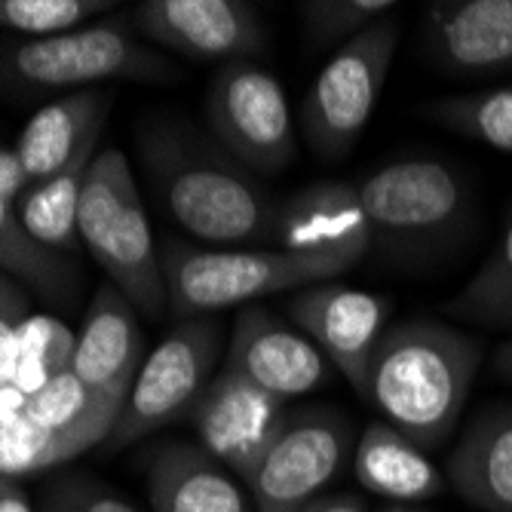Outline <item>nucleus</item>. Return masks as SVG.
<instances>
[{"instance_id":"obj_32","label":"nucleus","mask_w":512,"mask_h":512,"mask_svg":"<svg viewBox=\"0 0 512 512\" xmlns=\"http://www.w3.org/2000/svg\"><path fill=\"white\" fill-rule=\"evenodd\" d=\"M28 188H31V178L22 166L19 151L10 145H0V200L16 206Z\"/></svg>"},{"instance_id":"obj_26","label":"nucleus","mask_w":512,"mask_h":512,"mask_svg":"<svg viewBox=\"0 0 512 512\" xmlns=\"http://www.w3.org/2000/svg\"><path fill=\"white\" fill-rule=\"evenodd\" d=\"M77 350V332L50 313H31L19 332L13 384L31 399L56 375L71 368Z\"/></svg>"},{"instance_id":"obj_2","label":"nucleus","mask_w":512,"mask_h":512,"mask_svg":"<svg viewBox=\"0 0 512 512\" xmlns=\"http://www.w3.org/2000/svg\"><path fill=\"white\" fill-rule=\"evenodd\" d=\"M482 365V344L439 319H408L381 338L362 399L433 451L454 433Z\"/></svg>"},{"instance_id":"obj_28","label":"nucleus","mask_w":512,"mask_h":512,"mask_svg":"<svg viewBox=\"0 0 512 512\" xmlns=\"http://www.w3.org/2000/svg\"><path fill=\"white\" fill-rule=\"evenodd\" d=\"M111 0H0V31L16 40H40L77 31L111 16Z\"/></svg>"},{"instance_id":"obj_34","label":"nucleus","mask_w":512,"mask_h":512,"mask_svg":"<svg viewBox=\"0 0 512 512\" xmlns=\"http://www.w3.org/2000/svg\"><path fill=\"white\" fill-rule=\"evenodd\" d=\"M0 512H37V509L16 479L0 476Z\"/></svg>"},{"instance_id":"obj_3","label":"nucleus","mask_w":512,"mask_h":512,"mask_svg":"<svg viewBox=\"0 0 512 512\" xmlns=\"http://www.w3.org/2000/svg\"><path fill=\"white\" fill-rule=\"evenodd\" d=\"M175 68L135 34L129 16H105L77 31L0 43V92L43 96V92L105 89L117 80H172Z\"/></svg>"},{"instance_id":"obj_14","label":"nucleus","mask_w":512,"mask_h":512,"mask_svg":"<svg viewBox=\"0 0 512 512\" xmlns=\"http://www.w3.org/2000/svg\"><path fill=\"white\" fill-rule=\"evenodd\" d=\"M221 365L283 402L325 387L332 375L329 359L304 332L258 304L237 313Z\"/></svg>"},{"instance_id":"obj_13","label":"nucleus","mask_w":512,"mask_h":512,"mask_svg":"<svg viewBox=\"0 0 512 512\" xmlns=\"http://www.w3.org/2000/svg\"><path fill=\"white\" fill-rule=\"evenodd\" d=\"M286 417L289 411L283 399L224 365L191 411L200 445L240 482L258 467Z\"/></svg>"},{"instance_id":"obj_12","label":"nucleus","mask_w":512,"mask_h":512,"mask_svg":"<svg viewBox=\"0 0 512 512\" xmlns=\"http://www.w3.org/2000/svg\"><path fill=\"white\" fill-rule=\"evenodd\" d=\"M286 313L295 329L304 332L329 365L341 371V378L362 396L371 359L387 335L390 301L341 283H316L298 292Z\"/></svg>"},{"instance_id":"obj_16","label":"nucleus","mask_w":512,"mask_h":512,"mask_svg":"<svg viewBox=\"0 0 512 512\" xmlns=\"http://www.w3.org/2000/svg\"><path fill=\"white\" fill-rule=\"evenodd\" d=\"M427 50L448 74H509L512 0H439V4H430Z\"/></svg>"},{"instance_id":"obj_29","label":"nucleus","mask_w":512,"mask_h":512,"mask_svg":"<svg viewBox=\"0 0 512 512\" xmlns=\"http://www.w3.org/2000/svg\"><path fill=\"white\" fill-rule=\"evenodd\" d=\"M307 37L316 46H341L399 10L393 0H304L298 4Z\"/></svg>"},{"instance_id":"obj_19","label":"nucleus","mask_w":512,"mask_h":512,"mask_svg":"<svg viewBox=\"0 0 512 512\" xmlns=\"http://www.w3.org/2000/svg\"><path fill=\"white\" fill-rule=\"evenodd\" d=\"M114 105V89H80L46 102L19 132L16 151L34 181L59 175L83 148L102 142V129Z\"/></svg>"},{"instance_id":"obj_36","label":"nucleus","mask_w":512,"mask_h":512,"mask_svg":"<svg viewBox=\"0 0 512 512\" xmlns=\"http://www.w3.org/2000/svg\"><path fill=\"white\" fill-rule=\"evenodd\" d=\"M494 371H497L500 378L512 381V341H506V344L497 350V356H494Z\"/></svg>"},{"instance_id":"obj_24","label":"nucleus","mask_w":512,"mask_h":512,"mask_svg":"<svg viewBox=\"0 0 512 512\" xmlns=\"http://www.w3.org/2000/svg\"><path fill=\"white\" fill-rule=\"evenodd\" d=\"M96 445H102V439L92 433L46 430L22 414L0 424V476L19 482L22 476L50 473Z\"/></svg>"},{"instance_id":"obj_37","label":"nucleus","mask_w":512,"mask_h":512,"mask_svg":"<svg viewBox=\"0 0 512 512\" xmlns=\"http://www.w3.org/2000/svg\"><path fill=\"white\" fill-rule=\"evenodd\" d=\"M381 512H427V509H417V506H405V503H390Z\"/></svg>"},{"instance_id":"obj_31","label":"nucleus","mask_w":512,"mask_h":512,"mask_svg":"<svg viewBox=\"0 0 512 512\" xmlns=\"http://www.w3.org/2000/svg\"><path fill=\"white\" fill-rule=\"evenodd\" d=\"M28 316H31L28 289L19 283V279L0 270V384H13L19 332Z\"/></svg>"},{"instance_id":"obj_27","label":"nucleus","mask_w":512,"mask_h":512,"mask_svg":"<svg viewBox=\"0 0 512 512\" xmlns=\"http://www.w3.org/2000/svg\"><path fill=\"white\" fill-rule=\"evenodd\" d=\"M451 313L488 329H512V218L467 289L451 301Z\"/></svg>"},{"instance_id":"obj_35","label":"nucleus","mask_w":512,"mask_h":512,"mask_svg":"<svg viewBox=\"0 0 512 512\" xmlns=\"http://www.w3.org/2000/svg\"><path fill=\"white\" fill-rule=\"evenodd\" d=\"M25 405H28V396L16 384H0V424L22 417Z\"/></svg>"},{"instance_id":"obj_5","label":"nucleus","mask_w":512,"mask_h":512,"mask_svg":"<svg viewBox=\"0 0 512 512\" xmlns=\"http://www.w3.org/2000/svg\"><path fill=\"white\" fill-rule=\"evenodd\" d=\"M169 313L175 319L215 316L218 310L279 292L307 289L347 273L332 261H316L283 249H200L169 237L160 246Z\"/></svg>"},{"instance_id":"obj_17","label":"nucleus","mask_w":512,"mask_h":512,"mask_svg":"<svg viewBox=\"0 0 512 512\" xmlns=\"http://www.w3.org/2000/svg\"><path fill=\"white\" fill-rule=\"evenodd\" d=\"M145 362V335L138 310L111 286H99L83 325L71 371L96 396H129V387Z\"/></svg>"},{"instance_id":"obj_18","label":"nucleus","mask_w":512,"mask_h":512,"mask_svg":"<svg viewBox=\"0 0 512 512\" xmlns=\"http://www.w3.org/2000/svg\"><path fill=\"white\" fill-rule=\"evenodd\" d=\"M151 512H255L249 488L191 442L160 445L148 460Z\"/></svg>"},{"instance_id":"obj_30","label":"nucleus","mask_w":512,"mask_h":512,"mask_svg":"<svg viewBox=\"0 0 512 512\" xmlns=\"http://www.w3.org/2000/svg\"><path fill=\"white\" fill-rule=\"evenodd\" d=\"M37 512H142L129 497L86 473H65L46 482L34 500Z\"/></svg>"},{"instance_id":"obj_10","label":"nucleus","mask_w":512,"mask_h":512,"mask_svg":"<svg viewBox=\"0 0 512 512\" xmlns=\"http://www.w3.org/2000/svg\"><path fill=\"white\" fill-rule=\"evenodd\" d=\"M353 454V427L335 408H301L286 417L258 467L243 482L255 512H301L325 494Z\"/></svg>"},{"instance_id":"obj_9","label":"nucleus","mask_w":512,"mask_h":512,"mask_svg":"<svg viewBox=\"0 0 512 512\" xmlns=\"http://www.w3.org/2000/svg\"><path fill=\"white\" fill-rule=\"evenodd\" d=\"M206 123L215 142L255 175H279L295 160L289 96L258 62H230L212 74Z\"/></svg>"},{"instance_id":"obj_21","label":"nucleus","mask_w":512,"mask_h":512,"mask_svg":"<svg viewBox=\"0 0 512 512\" xmlns=\"http://www.w3.org/2000/svg\"><path fill=\"white\" fill-rule=\"evenodd\" d=\"M445 479L476 509L512 512V405L476 417L448 454Z\"/></svg>"},{"instance_id":"obj_1","label":"nucleus","mask_w":512,"mask_h":512,"mask_svg":"<svg viewBox=\"0 0 512 512\" xmlns=\"http://www.w3.org/2000/svg\"><path fill=\"white\" fill-rule=\"evenodd\" d=\"M135 151L163 212L188 237L215 249L273 243L279 200L212 135L178 117H151L135 132Z\"/></svg>"},{"instance_id":"obj_22","label":"nucleus","mask_w":512,"mask_h":512,"mask_svg":"<svg viewBox=\"0 0 512 512\" xmlns=\"http://www.w3.org/2000/svg\"><path fill=\"white\" fill-rule=\"evenodd\" d=\"M96 157H99V142H92L59 175L34 181L22 194V200L13 206L25 234L43 249L68 258L80 249V230H77L80 194H83L86 172Z\"/></svg>"},{"instance_id":"obj_11","label":"nucleus","mask_w":512,"mask_h":512,"mask_svg":"<svg viewBox=\"0 0 512 512\" xmlns=\"http://www.w3.org/2000/svg\"><path fill=\"white\" fill-rule=\"evenodd\" d=\"M135 34L145 43L191 62H255L267 34L255 4L246 0H142L129 13Z\"/></svg>"},{"instance_id":"obj_4","label":"nucleus","mask_w":512,"mask_h":512,"mask_svg":"<svg viewBox=\"0 0 512 512\" xmlns=\"http://www.w3.org/2000/svg\"><path fill=\"white\" fill-rule=\"evenodd\" d=\"M77 230L80 246L138 313L160 319L169 310L160 246L154 243L126 154L108 148L92 160L80 194Z\"/></svg>"},{"instance_id":"obj_25","label":"nucleus","mask_w":512,"mask_h":512,"mask_svg":"<svg viewBox=\"0 0 512 512\" xmlns=\"http://www.w3.org/2000/svg\"><path fill=\"white\" fill-rule=\"evenodd\" d=\"M427 117L448 132L512 157V83L439 99Z\"/></svg>"},{"instance_id":"obj_23","label":"nucleus","mask_w":512,"mask_h":512,"mask_svg":"<svg viewBox=\"0 0 512 512\" xmlns=\"http://www.w3.org/2000/svg\"><path fill=\"white\" fill-rule=\"evenodd\" d=\"M0 270L56 307H68L80 289L77 264L68 255L50 252L34 243L7 200H0Z\"/></svg>"},{"instance_id":"obj_7","label":"nucleus","mask_w":512,"mask_h":512,"mask_svg":"<svg viewBox=\"0 0 512 512\" xmlns=\"http://www.w3.org/2000/svg\"><path fill=\"white\" fill-rule=\"evenodd\" d=\"M224 347V325L215 316L178 319L138 368L105 451H123L191 414L218 375Z\"/></svg>"},{"instance_id":"obj_6","label":"nucleus","mask_w":512,"mask_h":512,"mask_svg":"<svg viewBox=\"0 0 512 512\" xmlns=\"http://www.w3.org/2000/svg\"><path fill=\"white\" fill-rule=\"evenodd\" d=\"M396 13L347 40L313 77L301 102V132L316 157L344 160L375 117L396 46Z\"/></svg>"},{"instance_id":"obj_20","label":"nucleus","mask_w":512,"mask_h":512,"mask_svg":"<svg viewBox=\"0 0 512 512\" xmlns=\"http://www.w3.org/2000/svg\"><path fill=\"white\" fill-rule=\"evenodd\" d=\"M353 476L368 494L405 506L433 500L448 482L427 448L411 442L387 421L368 424L353 445Z\"/></svg>"},{"instance_id":"obj_15","label":"nucleus","mask_w":512,"mask_h":512,"mask_svg":"<svg viewBox=\"0 0 512 512\" xmlns=\"http://www.w3.org/2000/svg\"><path fill=\"white\" fill-rule=\"evenodd\" d=\"M273 243H279L283 252L332 261L347 270L359 264L375 249L359 184L316 181L292 194L289 200H279Z\"/></svg>"},{"instance_id":"obj_8","label":"nucleus","mask_w":512,"mask_h":512,"mask_svg":"<svg viewBox=\"0 0 512 512\" xmlns=\"http://www.w3.org/2000/svg\"><path fill=\"white\" fill-rule=\"evenodd\" d=\"M375 246H439L470 215V188L460 172L433 157H405L359 181Z\"/></svg>"},{"instance_id":"obj_33","label":"nucleus","mask_w":512,"mask_h":512,"mask_svg":"<svg viewBox=\"0 0 512 512\" xmlns=\"http://www.w3.org/2000/svg\"><path fill=\"white\" fill-rule=\"evenodd\" d=\"M301 512H368V506H365L362 497L341 491V494H322V497H316Z\"/></svg>"}]
</instances>
